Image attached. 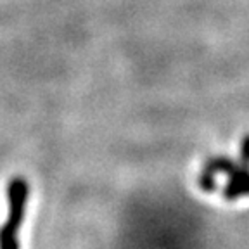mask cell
Listing matches in <instances>:
<instances>
[{"mask_svg":"<svg viewBox=\"0 0 249 249\" xmlns=\"http://www.w3.org/2000/svg\"><path fill=\"white\" fill-rule=\"evenodd\" d=\"M30 183L23 177H12L7 185L9 214L0 229V249H19V229L26 214Z\"/></svg>","mask_w":249,"mask_h":249,"instance_id":"1","label":"cell"},{"mask_svg":"<svg viewBox=\"0 0 249 249\" xmlns=\"http://www.w3.org/2000/svg\"><path fill=\"white\" fill-rule=\"evenodd\" d=\"M227 185L223 187L222 196L227 201H237L241 197H249V166L237 163V168L227 177Z\"/></svg>","mask_w":249,"mask_h":249,"instance_id":"2","label":"cell"},{"mask_svg":"<svg viewBox=\"0 0 249 249\" xmlns=\"http://www.w3.org/2000/svg\"><path fill=\"white\" fill-rule=\"evenodd\" d=\"M239 163L248 164L249 166V133H246L241 144V156H239Z\"/></svg>","mask_w":249,"mask_h":249,"instance_id":"3","label":"cell"}]
</instances>
